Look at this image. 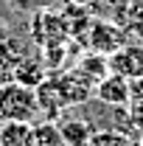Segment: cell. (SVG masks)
Here are the masks:
<instances>
[{"mask_svg":"<svg viewBox=\"0 0 143 146\" xmlns=\"http://www.w3.org/2000/svg\"><path fill=\"white\" fill-rule=\"evenodd\" d=\"M65 3H70V6H84V9H87V6L95 3V0H65Z\"/></svg>","mask_w":143,"mask_h":146,"instance_id":"cell-16","label":"cell"},{"mask_svg":"<svg viewBox=\"0 0 143 146\" xmlns=\"http://www.w3.org/2000/svg\"><path fill=\"white\" fill-rule=\"evenodd\" d=\"M109 70L124 76L129 82H138L143 79V45L140 42H126L121 45L115 54H109Z\"/></svg>","mask_w":143,"mask_h":146,"instance_id":"cell-3","label":"cell"},{"mask_svg":"<svg viewBox=\"0 0 143 146\" xmlns=\"http://www.w3.org/2000/svg\"><path fill=\"white\" fill-rule=\"evenodd\" d=\"M39 115L36 90L17 82H3L0 84V121H23L34 124Z\"/></svg>","mask_w":143,"mask_h":146,"instance_id":"cell-1","label":"cell"},{"mask_svg":"<svg viewBox=\"0 0 143 146\" xmlns=\"http://www.w3.org/2000/svg\"><path fill=\"white\" fill-rule=\"evenodd\" d=\"M0 124H3V121H0Z\"/></svg>","mask_w":143,"mask_h":146,"instance_id":"cell-18","label":"cell"},{"mask_svg":"<svg viewBox=\"0 0 143 146\" xmlns=\"http://www.w3.org/2000/svg\"><path fill=\"white\" fill-rule=\"evenodd\" d=\"M87 146H135V143H132V138L124 129L109 127V129H95Z\"/></svg>","mask_w":143,"mask_h":146,"instance_id":"cell-14","label":"cell"},{"mask_svg":"<svg viewBox=\"0 0 143 146\" xmlns=\"http://www.w3.org/2000/svg\"><path fill=\"white\" fill-rule=\"evenodd\" d=\"M121 45H126V34L115 20H90V28H87V48L90 51L109 56Z\"/></svg>","mask_w":143,"mask_h":146,"instance_id":"cell-2","label":"cell"},{"mask_svg":"<svg viewBox=\"0 0 143 146\" xmlns=\"http://www.w3.org/2000/svg\"><path fill=\"white\" fill-rule=\"evenodd\" d=\"M36 101H39V112H45L51 121H54L56 115L68 107V104H65V98H62L59 84H56V79H45V82L36 87Z\"/></svg>","mask_w":143,"mask_h":146,"instance_id":"cell-8","label":"cell"},{"mask_svg":"<svg viewBox=\"0 0 143 146\" xmlns=\"http://www.w3.org/2000/svg\"><path fill=\"white\" fill-rule=\"evenodd\" d=\"M31 146H65V141L54 121H34L31 124Z\"/></svg>","mask_w":143,"mask_h":146,"instance_id":"cell-12","label":"cell"},{"mask_svg":"<svg viewBox=\"0 0 143 146\" xmlns=\"http://www.w3.org/2000/svg\"><path fill=\"white\" fill-rule=\"evenodd\" d=\"M0 146H31V124L3 121L0 124Z\"/></svg>","mask_w":143,"mask_h":146,"instance_id":"cell-11","label":"cell"},{"mask_svg":"<svg viewBox=\"0 0 143 146\" xmlns=\"http://www.w3.org/2000/svg\"><path fill=\"white\" fill-rule=\"evenodd\" d=\"M112 20L124 28L126 36H135V39L143 42V0H126L112 14Z\"/></svg>","mask_w":143,"mask_h":146,"instance_id":"cell-6","label":"cell"},{"mask_svg":"<svg viewBox=\"0 0 143 146\" xmlns=\"http://www.w3.org/2000/svg\"><path fill=\"white\" fill-rule=\"evenodd\" d=\"M48 76H45V68H42V62L34 59V56H23L17 62V68L11 70V82H17V84H25V87H39L42 82H45Z\"/></svg>","mask_w":143,"mask_h":146,"instance_id":"cell-9","label":"cell"},{"mask_svg":"<svg viewBox=\"0 0 143 146\" xmlns=\"http://www.w3.org/2000/svg\"><path fill=\"white\" fill-rule=\"evenodd\" d=\"M76 70L81 73L93 87H95V84H98V82L109 73V59H107V56H101V54H95V51H90V54L79 62V68H76Z\"/></svg>","mask_w":143,"mask_h":146,"instance_id":"cell-10","label":"cell"},{"mask_svg":"<svg viewBox=\"0 0 143 146\" xmlns=\"http://www.w3.org/2000/svg\"><path fill=\"white\" fill-rule=\"evenodd\" d=\"M95 3H104V6H109V9H112V14H115V11L124 6L126 0H95Z\"/></svg>","mask_w":143,"mask_h":146,"instance_id":"cell-15","label":"cell"},{"mask_svg":"<svg viewBox=\"0 0 143 146\" xmlns=\"http://www.w3.org/2000/svg\"><path fill=\"white\" fill-rule=\"evenodd\" d=\"M129 93H132V82L109 70L107 76H104V79L95 84L93 96H95L101 104H107V107H115V110H118V107H126Z\"/></svg>","mask_w":143,"mask_h":146,"instance_id":"cell-4","label":"cell"},{"mask_svg":"<svg viewBox=\"0 0 143 146\" xmlns=\"http://www.w3.org/2000/svg\"><path fill=\"white\" fill-rule=\"evenodd\" d=\"M56 84H59L62 98H65L68 107L87 101L90 96H93V90H95V87H93V84H90L79 70H68V73H62V76H56Z\"/></svg>","mask_w":143,"mask_h":146,"instance_id":"cell-5","label":"cell"},{"mask_svg":"<svg viewBox=\"0 0 143 146\" xmlns=\"http://www.w3.org/2000/svg\"><path fill=\"white\" fill-rule=\"evenodd\" d=\"M138 146H143V129H140V141H138Z\"/></svg>","mask_w":143,"mask_h":146,"instance_id":"cell-17","label":"cell"},{"mask_svg":"<svg viewBox=\"0 0 143 146\" xmlns=\"http://www.w3.org/2000/svg\"><path fill=\"white\" fill-rule=\"evenodd\" d=\"M56 127H59V135H62L65 146H87L93 132H95L87 118H62Z\"/></svg>","mask_w":143,"mask_h":146,"instance_id":"cell-7","label":"cell"},{"mask_svg":"<svg viewBox=\"0 0 143 146\" xmlns=\"http://www.w3.org/2000/svg\"><path fill=\"white\" fill-rule=\"evenodd\" d=\"M124 112L129 115V124L135 129H143V79L132 82V93H129V101H126Z\"/></svg>","mask_w":143,"mask_h":146,"instance_id":"cell-13","label":"cell"}]
</instances>
